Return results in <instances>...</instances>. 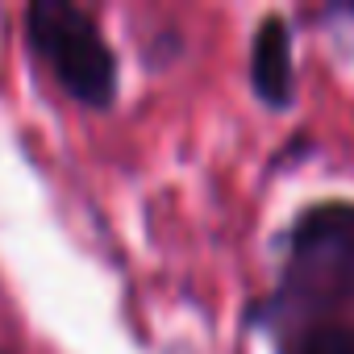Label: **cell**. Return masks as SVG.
<instances>
[{"label": "cell", "mask_w": 354, "mask_h": 354, "mask_svg": "<svg viewBox=\"0 0 354 354\" xmlns=\"http://www.w3.org/2000/svg\"><path fill=\"white\" fill-rule=\"evenodd\" d=\"M30 38L38 55L55 67L59 84L84 104H109L117 88L113 50L104 46L96 21L67 0H34L30 5Z\"/></svg>", "instance_id": "6da1fadb"}, {"label": "cell", "mask_w": 354, "mask_h": 354, "mask_svg": "<svg viewBox=\"0 0 354 354\" xmlns=\"http://www.w3.org/2000/svg\"><path fill=\"white\" fill-rule=\"evenodd\" d=\"M296 254L317 263L333 288L354 296V205H321L300 217L296 234Z\"/></svg>", "instance_id": "7a4b0ae2"}, {"label": "cell", "mask_w": 354, "mask_h": 354, "mask_svg": "<svg viewBox=\"0 0 354 354\" xmlns=\"http://www.w3.org/2000/svg\"><path fill=\"white\" fill-rule=\"evenodd\" d=\"M250 84L263 104H292V34L283 17H263L250 46Z\"/></svg>", "instance_id": "3957f363"}, {"label": "cell", "mask_w": 354, "mask_h": 354, "mask_svg": "<svg viewBox=\"0 0 354 354\" xmlns=\"http://www.w3.org/2000/svg\"><path fill=\"white\" fill-rule=\"evenodd\" d=\"M296 354H354V333L342 325H317L300 337Z\"/></svg>", "instance_id": "277c9868"}]
</instances>
